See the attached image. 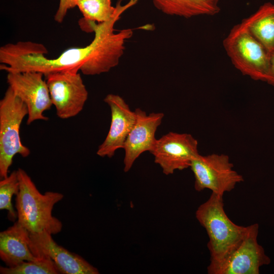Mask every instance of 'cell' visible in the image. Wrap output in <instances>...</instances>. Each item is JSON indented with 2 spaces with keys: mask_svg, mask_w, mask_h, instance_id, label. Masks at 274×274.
<instances>
[{
  "mask_svg": "<svg viewBox=\"0 0 274 274\" xmlns=\"http://www.w3.org/2000/svg\"><path fill=\"white\" fill-rule=\"evenodd\" d=\"M47 231L29 234V247L37 257H47L55 263L59 273L98 274L97 269L80 256L58 245Z\"/></svg>",
  "mask_w": 274,
  "mask_h": 274,
  "instance_id": "8fae6325",
  "label": "cell"
},
{
  "mask_svg": "<svg viewBox=\"0 0 274 274\" xmlns=\"http://www.w3.org/2000/svg\"><path fill=\"white\" fill-rule=\"evenodd\" d=\"M116 17L97 23L91 22L94 37L87 46L73 47L57 57L48 58L46 48L30 41L9 43L0 48V69L7 73L37 72L44 76L53 73L75 70L88 76L109 72L117 66L123 55L125 43L130 38L127 29L116 31Z\"/></svg>",
  "mask_w": 274,
  "mask_h": 274,
  "instance_id": "6da1fadb",
  "label": "cell"
},
{
  "mask_svg": "<svg viewBox=\"0 0 274 274\" xmlns=\"http://www.w3.org/2000/svg\"><path fill=\"white\" fill-rule=\"evenodd\" d=\"M7 81L15 94L26 105L27 124L38 120H48L43 114L52 102L46 80L42 73L37 72L7 73Z\"/></svg>",
  "mask_w": 274,
  "mask_h": 274,
  "instance_id": "30bf717a",
  "label": "cell"
},
{
  "mask_svg": "<svg viewBox=\"0 0 274 274\" xmlns=\"http://www.w3.org/2000/svg\"><path fill=\"white\" fill-rule=\"evenodd\" d=\"M194 177V188L197 191L205 189L223 196L244 181L243 176L233 169L229 157L224 154H200L192 160L190 166Z\"/></svg>",
  "mask_w": 274,
  "mask_h": 274,
  "instance_id": "8992f818",
  "label": "cell"
},
{
  "mask_svg": "<svg viewBox=\"0 0 274 274\" xmlns=\"http://www.w3.org/2000/svg\"><path fill=\"white\" fill-rule=\"evenodd\" d=\"M45 76L58 117L68 119L80 113L88 99V92L79 71H60Z\"/></svg>",
  "mask_w": 274,
  "mask_h": 274,
  "instance_id": "ba28073f",
  "label": "cell"
},
{
  "mask_svg": "<svg viewBox=\"0 0 274 274\" xmlns=\"http://www.w3.org/2000/svg\"><path fill=\"white\" fill-rule=\"evenodd\" d=\"M104 101L110 108L111 125L105 140L98 147L96 154L101 157L111 158L116 150L123 149L125 141L135 124L136 114L118 95L109 94Z\"/></svg>",
  "mask_w": 274,
  "mask_h": 274,
  "instance_id": "7c38bea8",
  "label": "cell"
},
{
  "mask_svg": "<svg viewBox=\"0 0 274 274\" xmlns=\"http://www.w3.org/2000/svg\"><path fill=\"white\" fill-rule=\"evenodd\" d=\"M19 191L16 195L15 208L17 221L31 233L47 231L51 234L60 232L61 222L52 215L55 204L63 198L57 192L42 194L24 170H17Z\"/></svg>",
  "mask_w": 274,
  "mask_h": 274,
  "instance_id": "7a4b0ae2",
  "label": "cell"
},
{
  "mask_svg": "<svg viewBox=\"0 0 274 274\" xmlns=\"http://www.w3.org/2000/svg\"><path fill=\"white\" fill-rule=\"evenodd\" d=\"M1 274H58L55 263L49 257H40L34 261H23L13 267H0Z\"/></svg>",
  "mask_w": 274,
  "mask_h": 274,
  "instance_id": "ac0fdd59",
  "label": "cell"
},
{
  "mask_svg": "<svg viewBox=\"0 0 274 274\" xmlns=\"http://www.w3.org/2000/svg\"><path fill=\"white\" fill-rule=\"evenodd\" d=\"M136 121L124 144V171L128 172L135 160L144 152H150L157 139L155 132L161 124L164 114L147 115L140 108L135 110Z\"/></svg>",
  "mask_w": 274,
  "mask_h": 274,
  "instance_id": "4fadbf2b",
  "label": "cell"
},
{
  "mask_svg": "<svg viewBox=\"0 0 274 274\" xmlns=\"http://www.w3.org/2000/svg\"><path fill=\"white\" fill-rule=\"evenodd\" d=\"M269 54L274 51V4L267 2L242 20Z\"/></svg>",
  "mask_w": 274,
  "mask_h": 274,
  "instance_id": "2e32d148",
  "label": "cell"
},
{
  "mask_svg": "<svg viewBox=\"0 0 274 274\" xmlns=\"http://www.w3.org/2000/svg\"><path fill=\"white\" fill-rule=\"evenodd\" d=\"M76 3L83 16L81 20L85 22H107L112 18L117 10V5L113 7L111 0H77Z\"/></svg>",
  "mask_w": 274,
  "mask_h": 274,
  "instance_id": "e0dca14e",
  "label": "cell"
},
{
  "mask_svg": "<svg viewBox=\"0 0 274 274\" xmlns=\"http://www.w3.org/2000/svg\"><path fill=\"white\" fill-rule=\"evenodd\" d=\"M195 216L208 235L211 262H219L226 257L241 242L248 228L235 224L228 218L223 196L214 193L199 206Z\"/></svg>",
  "mask_w": 274,
  "mask_h": 274,
  "instance_id": "3957f363",
  "label": "cell"
},
{
  "mask_svg": "<svg viewBox=\"0 0 274 274\" xmlns=\"http://www.w3.org/2000/svg\"><path fill=\"white\" fill-rule=\"evenodd\" d=\"M25 103L9 86L0 101V177L8 176L9 168L16 154L26 157L29 149L24 146L20 140V127L28 115Z\"/></svg>",
  "mask_w": 274,
  "mask_h": 274,
  "instance_id": "5b68a950",
  "label": "cell"
},
{
  "mask_svg": "<svg viewBox=\"0 0 274 274\" xmlns=\"http://www.w3.org/2000/svg\"><path fill=\"white\" fill-rule=\"evenodd\" d=\"M259 225L248 226L239 244L223 260L211 262L207 267L209 274H259L260 268L270 263V258L258 244Z\"/></svg>",
  "mask_w": 274,
  "mask_h": 274,
  "instance_id": "52a82bcc",
  "label": "cell"
},
{
  "mask_svg": "<svg viewBox=\"0 0 274 274\" xmlns=\"http://www.w3.org/2000/svg\"><path fill=\"white\" fill-rule=\"evenodd\" d=\"M19 182L17 171H13L10 175L3 178L0 181V209L6 210L8 216L11 221L17 219V212L12 202V196L18 193Z\"/></svg>",
  "mask_w": 274,
  "mask_h": 274,
  "instance_id": "d6986e66",
  "label": "cell"
},
{
  "mask_svg": "<svg viewBox=\"0 0 274 274\" xmlns=\"http://www.w3.org/2000/svg\"><path fill=\"white\" fill-rule=\"evenodd\" d=\"M166 175L190 167L198 154V141L191 134L169 132L156 142L150 152Z\"/></svg>",
  "mask_w": 274,
  "mask_h": 274,
  "instance_id": "9c48e42d",
  "label": "cell"
},
{
  "mask_svg": "<svg viewBox=\"0 0 274 274\" xmlns=\"http://www.w3.org/2000/svg\"><path fill=\"white\" fill-rule=\"evenodd\" d=\"M265 82L274 87V51L269 54V68Z\"/></svg>",
  "mask_w": 274,
  "mask_h": 274,
  "instance_id": "44dd1931",
  "label": "cell"
},
{
  "mask_svg": "<svg viewBox=\"0 0 274 274\" xmlns=\"http://www.w3.org/2000/svg\"><path fill=\"white\" fill-rule=\"evenodd\" d=\"M162 13L186 18L215 15L221 10L219 0H151Z\"/></svg>",
  "mask_w": 274,
  "mask_h": 274,
  "instance_id": "9a60e30c",
  "label": "cell"
},
{
  "mask_svg": "<svg viewBox=\"0 0 274 274\" xmlns=\"http://www.w3.org/2000/svg\"><path fill=\"white\" fill-rule=\"evenodd\" d=\"M223 45L233 65L243 75L266 81L269 56L243 21L232 27Z\"/></svg>",
  "mask_w": 274,
  "mask_h": 274,
  "instance_id": "277c9868",
  "label": "cell"
},
{
  "mask_svg": "<svg viewBox=\"0 0 274 274\" xmlns=\"http://www.w3.org/2000/svg\"><path fill=\"white\" fill-rule=\"evenodd\" d=\"M77 0H60L58 10L55 14L54 20L58 23L63 21L67 11L77 6Z\"/></svg>",
  "mask_w": 274,
  "mask_h": 274,
  "instance_id": "ffe728a7",
  "label": "cell"
},
{
  "mask_svg": "<svg viewBox=\"0 0 274 274\" xmlns=\"http://www.w3.org/2000/svg\"><path fill=\"white\" fill-rule=\"evenodd\" d=\"M29 234L17 221L0 232V258L6 266L13 267L23 261L39 258L30 250Z\"/></svg>",
  "mask_w": 274,
  "mask_h": 274,
  "instance_id": "5bb4252c",
  "label": "cell"
}]
</instances>
